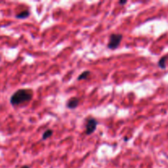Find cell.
Wrapping results in <instances>:
<instances>
[{
  "mask_svg": "<svg viewBox=\"0 0 168 168\" xmlns=\"http://www.w3.org/2000/svg\"><path fill=\"white\" fill-rule=\"evenodd\" d=\"M33 98V91L31 89H18L12 95L10 102L12 105L17 106L21 103L30 102Z\"/></svg>",
  "mask_w": 168,
  "mask_h": 168,
  "instance_id": "6da1fadb",
  "label": "cell"
},
{
  "mask_svg": "<svg viewBox=\"0 0 168 168\" xmlns=\"http://www.w3.org/2000/svg\"><path fill=\"white\" fill-rule=\"evenodd\" d=\"M122 39V35L121 34H112L109 38L108 48L110 49H116L121 42Z\"/></svg>",
  "mask_w": 168,
  "mask_h": 168,
  "instance_id": "7a4b0ae2",
  "label": "cell"
},
{
  "mask_svg": "<svg viewBox=\"0 0 168 168\" xmlns=\"http://www.w3.org/2000/svg\"><path fill=\"white\" fill-rule=\"evenodd\" d=\"M97 121L94 118H90L87 121L86 125H85V134L86 135H91L94 133V131L97 127Z\"/></svg>",
  "mask_w": 168,
  "mask_h": 168,
  "instance_id": "3957f363",
  "label": "cell"
},
{
  "mask_svg": "<svg viewBox=\"0 0 168 168\" xmlns=\"http://www.w3.org/2000/svg\"><path fill=\"white\" fill-rule=\"evenodd\" d=\"M79 103H80V99H79V98H72L67 102V107L70 109H75L76 108L78 107Z\"/></svg>",
  "mask_w": 168,
  "mask_h": 168,
  "instance_id": "277c9868",
  "label": "cell"
},
{
  "mask_svg": "<svg viewBox=\"0 0 168 168\" xmlns=\"http://www.w3.org/2000/svg\"><path fill=\"white\" fill-rule=\"evenodd\" d=\"M29 17H30V12L28 10L22 11L21 12L16 15V17L18 18V19H25Z\"/></svg>",
  "mask_w": 168,
  "mask_h": 168,
  "instance_id": "5b68a950",
  "label": "cell"
},
{
  "mask_svg": "<svg viewBox=\"0 0 168 168\" xmlns=\"http://www.w3.org/2000/svg\"><path fill=\"white\" fill-rule=\"evenodd\" d=\"M166 61H167V57H162L161 59L158 62V66L161 67V69H165L166 68Z\"/></svg>",
  "mask_w": 168,
  "mask_h": 168,
  "instance_id": "8992f818",
  "label": "cell"
},
{
  "mask_svg": "<svg viewBox=\"0 0 168 168\" xmlns=\"http://www.w3.org/2000/svg\"><path fill=\"white\" fill-rule=\"evenodd\" d=\"M90 75V72L89 71H84L83 73H81L79 77H78V81H82V80H84V79H86Z\"/></svg>",
  "mask_w": 168,
  "mask_h": 168,
  "instance_id": "52a82bcc",
  "label": "cell"
},
{
  "mask_svg": "<svg viewBox=\"0 0 168 168\" xmlns=\"http://www.w3.org/2000/svg\"><path fill=\"white\" fill-rule=\"evenodd\" d=\"M53 135V130H47L46 131H44V133L43 134V140H47L48 138L51 136Z\"/></svg>",
  "mask_w": 168,
  "mask_h": 168,
  "instance_id": "ba28073f",
  "label": "cell"
},
{
  "mask_svg": "<svg viewBox=\"0 0 168 168\" xmlns=\"http://www.w3.org/2000/svg\"><path fill=\"white\" fill-rule=\"evenodd\" d=\"M126 3H127V1H120L119 4H123V5H124V4H126Z\"/></svg>",
  "mask_w": 168,
  "mask_h": 168,
  "instance_id": "9c48e42d",
  "label": "cell"
},
{
  "mask_svg": "<svg viewBox=\"0 0 168 168\" xmlns=\"http://www.w3.org/2000/svg\"><path fill=\"white\" fill-rule=\"evenodd\" d=\"M21 168H30V167H28V166H24V167H22Z\"/></svg>",
  "mask_w": 168,
  "mask_h": 168,
  "instance_id": "30bf717a",
  "label": "cell"
}]
</instances>
